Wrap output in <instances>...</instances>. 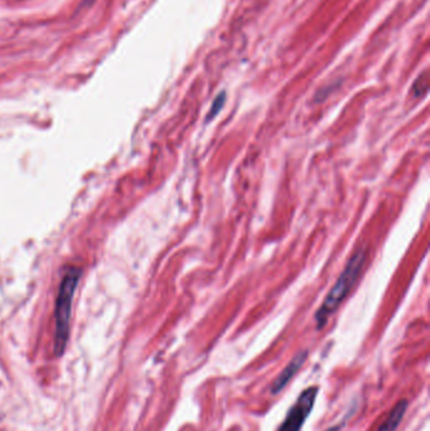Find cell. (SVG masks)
Returning <instances> with one entry per match:
<instances>
[{
    "label": "cell",
    "instance_id": "cell-1",
    "mask_svg": "<svg viewBox=\"0 0 430 431\" xmlns=\"http://www.w3.org/2000/svg\"><path fill=\"white\" fill-rule=\"evenodd\" d=\"M365 261H366L365 249H359L352 256L350 257L346 268L340 275V278L337 279L336 283L325 296L320 309L315 313V321L317 329H322L325 327L332 314L347 298L348 293L352 289L353 285L356 284V281L359 280L361 271L364 269Z\"/></svg>",
    "mask_w": 430,
    "mask_h": 431
},
{
    "label": "cell",
    "instance_id": "cell-2",
    "mask_svg": "<svg viewBox=\"0 0 430 431\" xmlns=\"http://www.w3.org/2000/svg\"><path fill=\"white\" fill-rule=\"evenodd\" d=\"M81 278V269L68 266L63 273L60 283L55 309V353L63 355L67 341L70 336V321H71L72 301L78 289Z\"/></svg>",
    "mask_w": 430,
    "mask_h": 431
},
{
    "label": "cell",
    "instance_id": "cell-3",
    "mask_svg": "<svg viewBox=\"0 0 430 431\" xmlns=\"http://www.w3.org/2000/svg\"><path fill=\"white\" fill-rule=\"evenodd\" d=\"M317 396H318L317 386H310V388L303 390V393L299 395L298 399L289 409L285 419L283 420L281 425L278 427L276 431L302 430L304 422L308 419L312 410L315 407Z\"/></svg>",
    "mask_w": 430,
    "mask_h": 431
},
{
    "label": "cell",
    "instance_id": "cell-4",
    "mask_svg": "<svg viewBox=\"0 0 430 431\" xmlns=\"http://www.w3.org/2000/svg\"><path fill=\"white\" fill-rule=\"evenodd\" d=\"M307 357H308V350L299 352V353L294 355V358L289 362V365L281 371L280 375L276 377V381L271 385V393L273 395L280 393L281 390L285 388L288 383H290L293 377L295 376L297 372L303 366Z\"/></svg>",
    "mask_w": 430,
    "mask_h": 431
},
{
    "label": "cell",
    "instance_id": "cell-5",
    "mask_svg": "<svg viewBox=\"0 0 430 431\" xmlns=\"http://www.w3.org/2000/svg\"><path fill=\"white\" fill-rule=\"evenodd\" d=\"M409 407L408 400H402L399 401L394 409L392 410L390 415L387 416V420L381 424L377 431H397L400 422L403 421L405 412Z\"/></svg>",
    "mask_w": 430,
    "mask_h": 431
},
{
    "label": "cell",
    "instance_id": "cell-6",
    "mask_svg": "<svg viewBox=\"0 0 430 431\" xmlns=\"http://www.w3.org/2000/svg\"><path fill=\"white\" fill-rule=\"evenodd\" d=\"M426 93H428V75L424 72L421 76L418 77L416 81L414 82L413 93L415 98H421Z\"/></svg>",
    "mask_w": 430,
    "mask_h": 431
},
{
    "label": "cell",
    "instance_id": "cell-7",
    "mask_svg": "<svg viewBox=\"0 0 430 431\" xmlns=\"http://www.w3.org/2000/svg\"><path fill=\"white\" fill-rule=\"evenodd\" d=\"M225 101H226V93H221L220 95L215 98L214 104L211 106L210 113H209V116H207L209 120L214 119L216 115H219V113H220L222 108H224V105H225Z\"/></svg>",
    "mask_w": 430,
    "mask_h": 431
}]
</instances>
